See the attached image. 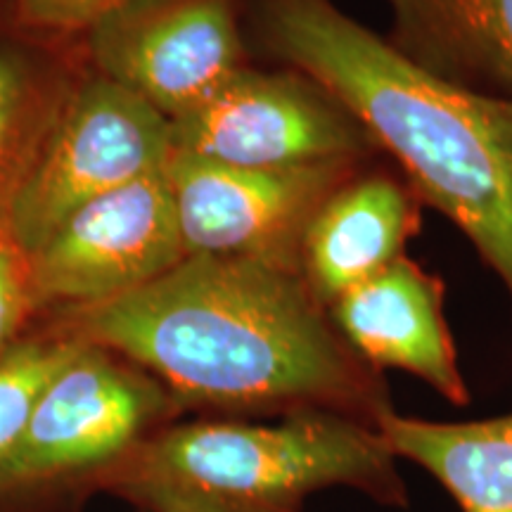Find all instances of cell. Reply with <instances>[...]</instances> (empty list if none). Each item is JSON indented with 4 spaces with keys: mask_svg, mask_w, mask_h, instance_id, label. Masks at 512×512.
I'll list each match as a JSON object with an SVG mask.
<instances>
[{
    "mask_svg": "<svg viewBox=\"0 0 512 512\" xmlns=\"http://www.w3.org/2000/svg\"><path fill=\"white\" fill-rule=\"evenodd\" d=\"M67 337L150 373L178 408L223 418L328 411L377 427L394 411L382 370L332 323L299 271L185 256L121 297L69 309Z\"/></svg>",
    "mask_w": 512,
    "mask_h": 512,
    "instance_id": "6da1fadb",
    "label": "cell"
},
{
    "mask_svg": "<svg viewBox=\"0 0 512 512\" xmlns=\"http://www.w3.org/2000/svg\"><path fill=\"white\" fill-rule=\"evenodd\" d=\"M259 31L366 126L420 204L463 230L512 306V100L427 74L332 0H261Z\"/></svg>",
    "mask_w": 512,
    "mask_h": 512,
    "instance_id": "7a4b0ae2",
    "label": "cell"
},
{
    "mask_svg": "<svg viewBox=\"0 0 512 512\" xmlns=\"http://www.w3.org/2000/svg\"><path fill=\"white\" fill-rule=\"evenodd\" d=\"M95 486L140 512H304L311 496L335 486L408 508L399 458L380 430L328 411L164 425Z\"/></svg>",
    "mask_w": 512,
    "mask_h": 512,
    "instance_id": "3957f363",
    "label": "cell"
},
{
    "mask_svg": "<svg viewBox=\"0 0 512 512\" xmlns=\"http://www.w3.org/2000/svg\"><path fill=\"white\" fill-rule=\"evenodd\" d=\"M174 411L178 403L155 377L79 339L0 458V496L98 479Z\"/></svg>",
    "mask_w": 512,
    "mask_h": 512,
    "instance_id": "277c9868",
    "label": "cell"
},
{
    "mask_svg": "<svg viewBox=\"0 0 512 512\" xmlns=\"http://www.w3.org/2000/svg\"><path fill=\"white\" fill-rule=\"evenodd\" d=\"M171 152L169 119L100 76L50 121L10 204L5 230L31 256L76 209L157 174Z\"/></svg>",
    "mask_w": 512,
    "mask_h": 512,
    "instance_id": "5b68a950",
    "label": "cell"
},
{
    "mask_svg": "<svg viewBox=\"0 0 512 512\" xmlns=\"http://www.w3.org/2000/svg\"><path fill=\"white\" fill-rule=\"evenodd\" d=\"M171 150L245 169L368 162L377 145L335 95L304 74L242 67L211 98L169 121Z\"/></svg>",
    "mask_w": 512,
    "mask_h": 512,
    "instance_id": "8992f818",
    "label": "cell"
},
{
    "mask_svg": "<svg viewBox=\"0 0 512 512\" xmlns=\"http://www.w3.org/2000/svg\"><path fill=\"white\" fill-rule=\"evenodd\" d=\"M363 166L366 162L245 169L171 152L164 174L185 256H240L299 271L311 219Z\"/></svg>",
    "mask_w": 512,
    "mask_h": 512,
    "instance_id": "52a82bcc",
    "label": "cell"
},
{
    "mask_svg": "<svg viewBox=\"0 0 512 512\" xmlns=\"http://www.w3.org/2000/svg\"><path fill=\"white\" fill-rule=\"evenodd\" d=\"M164 169L83 204L29 256L38 306L107 302L181 264L185 249Z\"/></svg>",
    "mask_w": 512,
    "mask_h": 512,
    "instance_id": "ba28073f",
    "label": "cell"
},
{
    "mask_svg": "<svg viewBox=\"0 0 512 512\" xmlns=\"http://www.w3.org/2000/svg\"><path fill=\"white\" fill-rule=\"evenodd\" d=\"M105 79L174 121L245 67L230 0H133L91 29Z\"/></svg>",
    "mask_w": 512,
    "mask_h": 512,
    "instance_id": "9c48e42d",
    "label": "cell"
},
{
    "mask_svg": "<svg viewBox=\"0 0 512 512\" xmlns=\"http://www.w3.org/2000/svg\"><path fill=\"white\" fill-rule=\"evenodd\" d=\"M328 313L339 335L373 368L406 370L453 406L470 403L444 316V285L406 254L337 297Z\"/></svg>",
    "mask_w": 512,
    "mask_h": 512,
    "instance_id": "30bf717a",
    "label": "cell"
},
{
    "mask_svg": "<svg viewBox=\"0 0 512 512\" xmlns=\"http://www.w3.org/2000/svg\"><path fill=\"white\" fill-rule=\"evenodd\" d=\"M420 200L387 171L363 166L316 211L302 240L299 271L330 306L403 256L420 228Z\"/></svg>",
    "mask_w": 512,
    "mask_h": 512,
    "instance_id": "8fae6325",
    "label": "cell"
},
{
    "mask_svg": "<svg viewBox=\"0 0 512 512\" xmlns=\"http://www.w3.org/2000/svg\"><path fill=\"white\" fill-rule=\"evenodd\" d=\"M387 43L437 79L512 100V0H384Z\"/></svg>",
    "mask_w": 512,
    "mask_h": 512,
    "instance_id": "7c38bea8",
    "label": "cell"
},
{
    "mask_svg": "<svg viewBox=\"0 0 512 512\" xmlns=\"http://www.w3.org/2000/svg\"><path fill=\"white\" fill-rule=\"evenodd\" d=\"M377 430L396 458L437 479L463 512H512V413L434 422L389 411Z\"/></svg>",
    "mask_w": 512,
    "mask_h": 512,
    "instance_id": "4fadbf2b",
    "label": "cell"
},
{
    "mask_svg": "<svg viewBox=\"0 0 512 512\" xmlns=\"http://www.w3.org/2000/svg\"><path fill=\"white\" fill-rule=\"evenodd\" d=\"M53 117L43 112L27 55L0 43V230Z\"/></svg>",
    "mask_w": 512,
    "mask_h": 512,
    "instance_id": "5bb4252c",
    "label": "cell"
},
{
    "mask_svg": "<svg viewBox=\"0 0 512 512\" xmlns=\"http://www.w3.org/2000/svg\"><path fill=\"white\" fill-rule=\"evenodd\" d=\"M79 347V339H24L0 358V458L15 444L50 377Z\"/></svg>",
    "mask_w": 512,
    "mask_h": 512,
    "instance_id": "9a60e30c",
    "label": "cell"
},
{
    "mask_svg": "<svg viewBox=\"0 0 512 512\" xmlns=\"http://www.w3.org/2000/svg\"><path fill=\"white\" fill-rule=\"evenodd\" d=\"M38 309L31 278V259L8 230H0V358H5L22 339L27 318Z\"/></svg>",
    "mask_w": 512,
    "mask_h": 512,
    "instance_id": "2e32d148",
    "label": "cell"
},
{
    "mask_svg": "<svg viewBox=\"0 0 512 512\" xmlns=\"http://www.w3.org/2000/svg\"><path fill=\"white\" fill-rule=\"evenodd\" d=\"M133 0H15L17 17L34 29L79 31L98 27L102 19Z\"/></svg>",
    "mask_w": 512,
    "mask_h": 512,
    "instance_id": "e0dca14e",
    "label": "cell"
}]
</instances>
